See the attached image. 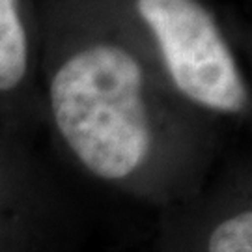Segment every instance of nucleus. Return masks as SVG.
<instances>
[{
    "label": "nucleus",
    "instance_id": "7ed1b4c3",
    "mask_svg": "<svg viewBox=\"0 0 252 252\" xmlns=\"http://www.w3.org/2000/svg\"><path fill=\"white\" fill-rule=\"evenodd\" d=\"M155 252H252V198L245 181L161 209Z\"/></svg>",
    "mask_w": 252,
    "mask_h": 252
},
{
    "label": "nucleus",
    "instance_id": "39448f33",
    "mask_svg": "<svg viewBox=\"0 0 252 252\" xmlns=\"http://www.w3.org/2000/svg\"><path fill=\"white\" fill-rule=\"evenodd\" d=\"M30 73V41L21 0H0V97L25 88Z\"/></svg>",
    "mask_w": 252,
    "mask_h": 252
},
{
    "label": "nucleus",
    "instance_id": "f257e3e1",
    "mask_svg": "<svg viewBox=\"0 0 252 252\" xmlns=\"http://www.w3.org/2000/svg\"><path fill=\"white\" fill-rule=\"evenodd\" d=\"M47 103L67 155L94 181L159 209L202 189L200 157L126 47L73 51L51 75Z\"/></svg>",
    "mask_w": 252,
    "mask_h": 252
},
{
    "label": "nucleus",
    "instance_id": "f03ea898",
    "mask_svg": "<svg viewBox=\"0 0 252 252\" xmlns=\"http://www.w3.org/2000/svg\"><path fill=\"white\" fill-rule=\"evenodd\" d=\"M172 88L198 110L243 116L251 92L211 11L196 0H136Z\"/></svg>",
    "mask_w": 252,
    "mask_h": 252
},
{
    "label": "nucleus",
    "instance_id": "20e7f679",
    "mask_svg": "<svg viewBox=\"0 0 252 252\" xmlns=\"http://www.w3.org/2000/svg\"><path fill=\"white\" fill-rule=\"evenodd\" d=\"M47 204L0 161V252H30Z\"/></svg>",
    "mask_w": 252,
    "mask_h": 252
}]
</instances>
